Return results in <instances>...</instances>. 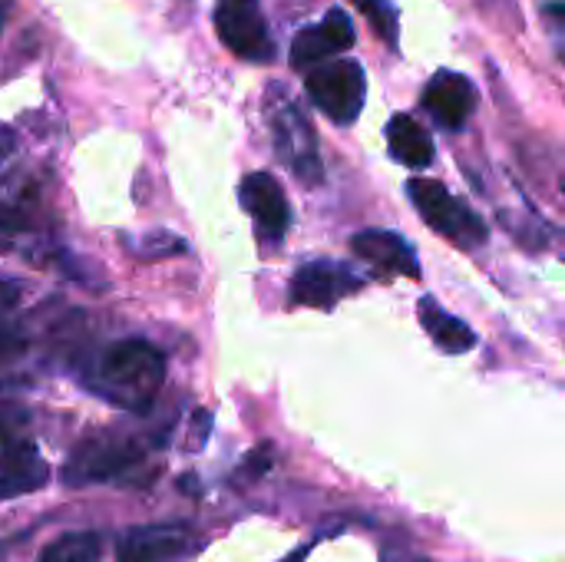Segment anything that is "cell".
<instances>
[{
	"instance_id": "d6986e66",
	"label": "cell",
	"mask_w": 565,
	"mask_h": 562,
	"mask_svg": "<svg viewBox=\"0 0 565 562\" xmlns=\"http://www.w3.org/2000/svg\"><path fill=\"white\" fill-rule=\"evenodd\" d=\"M354 7L371 20V26H374L384 40L397 43V13H394V7H391L387 0H354Z\"/></svg>"
},
{
	"instance_id": "44dd1931",
	"label": "cell",
	"mask_w": 565,
	"mask_h": 562,
	"mask_svg": "<svg viewBox=\"0 0 565 562\" xmlns=\"http://www.w3.org/2000/svg\"><path fill=\"white\" fill-rule=\"evenodd\" d=\"M23 354H26V338L13 335V331H0V371L17 364Z\"/></svg>"
},
{
	"instance_id": "ac0fdd59",
	"label": "cell",
	"mask_w": 565,
	"mask_h": 562,
	"mask_svg": "<svg viewBox=\"0 0 565 562\" xmlns=\"http://www.w3.org/2000/svg\"><path fill=\"white\" fill-rule=\"evenodd\" d=\"M99 560V537L93 530H73L56 537L43 553L40 562H96Z\"/></svg>"
},
{
	"instance_id": "e0dca14e",
	"label": "cell",
	"mask_w": 565,
	"mask_h": 562,
	"mask_svg": "<svg viewBox=\"0 0 565 562\" xmlns=\"http://www.w3.org/2000/svg\"><path fill=\"white\" fill-rule=\"evenodd\" d=\"M122 248L139 262H166L185 255V238L172 232H142V235H122Z\"/></svg>"
},
{
	"instance_id": "9c48e42d",
	"label": "cell",
	"mask_w": 565,
	"mask_h": 562,
	"mask_svg": "<svg viewBox=\"0 0 565 562\" xmlns=\"http://www.w3.org/2000/svg\"><path fill=\"white\" fill-rule=\"evenodd\" d=\"M364 282L338 262H308L291 278V301L308 308H331L341 298L354 295Z\"/></svg>"
},
{
	"instance_id": "8992f818",
	"label": "cell",
	"mask_w": 565,
	"mask_h": 562,
	"mask_svg": "<svg viewBox=\"0 0 565 562\" xmlns=\"http://www.w3.org/2000/svg\"><path fill=\"white\" fill-rule=\"evenodd\" d=\"M308 96L311 103L334 123L348 126L361 116L367 83L364 70L354 60H331L308 73Z\"/></svg>"
},
{
	"instance_id": "7a4b0ae2",
	"label": "cell",
	"mask_w": 565,
	"mask_h": 562,
	"mask_svg": "<svg viewBox=\"0 0 565 562\" xmlns=\"http://www.w3.org/2000/svg\"><path fill=\"white\" fill-rule=\"evenodd\" d=\"M0 252L50 262V209L43 176L20 172L0 185Z\"/></svg>"
},
{
	"instance_id": "603a6c76",
	"label": "cell",
	"mask_w": 565,
	"mask_h": 562,
	"mask_svg": "<svg viewBox=\"0 0 565 562\" xmlns=\"http://www.w3.org/2000/svg\"><path fill=\"white\" fill-rule=\"evenodd\" d=\"M17 152V132L10 129V126H3L0 123V169L10 162V156Z\"/></svg>"
},
{
	"instance_id": "9a60e30c",
	"label": "cell",
	"mask_w": 565,
	"mask_h": 562,
	"mask_svg": "<svg viewBox=\"0 0 565 562\" xmlns=\"http://www.w3.org/2000/svg\"><path fill=\"white\" fill-rule=\"evenodd\" d=\"M417 315H420V325L424 331L447 351V354H467L477 348V335L467 321H460L457 315H450L440 301L434 298H420L417 305Z\"/></svg>"
},
{
	"instance_id": "ffe728a7",
	"label": "cell",
	"mask_w": 565,
	"mask_h": 562,
	"mask_svg": "<svg viewBox=\"0 0 565 562\" xmlns=\"http://www.w3.org/2000/svg\"><path fill=\"white\" fill-rule=\"evenodd\" d=\"M26 421H30L26 407H20V404H13V401H0V447L20 441Z\"/></svg>"
},
{
	"instance_id": "ba28073f",
	"label": "cell",
	"mask_w": 565,
	"mask_h": 562,
	"mask_svg": "<svg viewBox=\"0 0 565 562\" xmlns=\"http://www.w3.org/2000/svg\"><path fill=\"white\" fill-rule=\"evenodd\" d=\"M199 553V540L175 523L132 527L119 540V562H189Z\"/></svg>"
},
{
	"instance_id": "30bf717a",
	"label": "cell",
	"mask_w": 565,
	"mask_h": 562,
	"mask_svg": "<svg viewBox=\"0 0 565 562\" xmlns=\"http://www.w3.org/2000/svg\"><path fill=\"white\" fill-rule=\"evenodd\" d=\"M238 195H242L245 212L255 219L262 238L278 242V238L288 232V225H291V209H288L285 189L278 185L275 176H268V172H252V176H245Z\"/></svg>"
},
{
	"instance_id": "7c38bea8",
	"label": "cell",
	"mask_w": 565,
	"mask_h": 562,
	"mask_svg": "<svg viewBox=\"0 0 565 562\" xmlns=\"http://www.w3.org/2000/svg\"><path fill=\"white\" fill-rule=\"evenodd\" d=\"M354 43V26L348 20L344 10H331L324 20L305 26L295 43H291V60L295 66H311V63H321L328 56H338L344 53L348 46Z\"/></svg>"
},
{
	"instance_id": "cb8c5ba5",
	"label": "cell",
	"mask_w": 565,
	"mask_h": 562,
	"mask_svg": "<svg viewBox=\"0 0 565 562\" xmlns=\"http://www.w3.org/2000/svg\"><path fill=\"white\" fill-rule=\"evenodd\" d=\"M195 424H199V427H195V434H192V437H195L192 447H202V444H205V434H209V427H212V417H209L205 411H195Z\"/></svg>"
},
{
	"instance_id": "4fadbf2b",
	"label": "cell",
	"mask_w": 565,
	"mask_h": 562,
	"mask_svg": "<svg viewBox=\"0 0 565 562\" xmlns=\"http://www.w3.org/2000/svg\"><path fill=\"white\" fill-rule=\"evenodd\" d=\"M477 106V93H473V83L460 73H450V70H440L427 89H424V109L444 126V129H460L470 113Z\"/></svg>"
},
{
	"instance_id": "3957f363",
	"label": "cell",
	"mask_w": 565,
	"mask_h": 562,
	"mask_svg": "<svg viewBox=\"0 0 565 562\" xmlns=\"http://www.w3.org/2000/svg\"><path fill=\"white\" fill-rule=\"evenodd\" d=\"M146 457L142 441L126 437V434H99L83 441L63 464L60 480L66 487H93V484H109L139 467Z\"/></svg>"
},
{
	"instance_id": "8fae6325",
	"label": "cell",
	"mask_w": 565,
	"mask_h": 562,
	"mask_svg": "<svg viewBox=\"0 0 565 562\" xmlns=\"http://www.w3.org/2000/svg\"><path fill=\"white\" fill-rule=\"evenodd\" d=\"M50 484V464L40 457L36 444L13 441L0 447V500H17L36 494Z\"/></svg>"
},
{
	"instance_id": "52a82bcc",
	"label": "cell",
	"mask_w": 565,
	"mask_h": 562,
	"mask_svg": "<svg viewBox=\"0 0 565 562\" xmlns=\"http://www.w3.org/2000/svg\"><path fill=\"white\" fill-rule=\"evenodd\" d=\"M215 30L222 43L245 60H268L275 50L268 23L255 0H222L215 10Z\"/></svg>"
},
{
	"instance_id": "484cf974",
	"label": "cell",
	"mask_w": 565,
	"mask_h": 562,
	"mask_svg": "<svg viewBox=\"0 0 565 562\" xmlns=\"http://www.w3.org/2000/svg\"><path fill=\"white\" fill-rule=\"evenodd\" d=\"M563 60H565V50H563Z\"/></svg>"
},
{
	"instance_id": "7402d4cb",
	"label": "cell",
	"mask_w": 565,
	"mask_h": 562,
	"mask_svg": "<svg viewBox=\"0 0 565 562\" xmlns=\"http://www.w3.org/2000/svg\"><path fill=\"white\" fill-rule=\"evenodd\" d=\"M23 291H26V285H23L20 278L0 275V318H7V315L23 301Z\"/></svg>"
},
{
	"instance_id": "5b68a950",
	"label": "cell",
	"mask_w": 565,
	"mask_h": 562,
	"mask_svg": "<svg viewBox=\"0 0 565 562\" xmlns=\"http://www.w3.org/2000/svg\"><path fill=\"white\" fill-rule=\"evenodd\" d=\"M407 195L417 205V212L424 215V222L434 232H440L444 238H450L454 245L477 248L487 238V225L480 222V215L467 202L454 199L440 182L414 179V182H407Z\"/></svg>"
},
{
	"instance_id": "d4e9b609",
	"label": "cell",
	"mask_w": 565,
	"mask_h": 562,
	"mask_svg": "<svg viewBox=\"0 0 565 562\" xmlns=\"http://www.w3.org/2000/svg\"><path fill=\"white\" fill-rule=\"evenodd\" d=\"M3 20H7V3L0 0V26H3Z\"/></svg>"
},
{
	"instance_id": "5bb4252c",
	"label": "cell",
	"mask_w": 565,
	"mask_h": 562,
	"mask_svg": "<svg viewBox=\"0 0 565 562\" xmlns=\"http://www.w3.org/2000/svg\"><path fill=\"white\" fill-rule=\"evenodd\" d=\"M351 248L361 262H367L381 275H407V278L420 275V262H417L414 248L397 232H381V229L358 232L351 238Z\"/></svg>"
},
{
	"instance_id": "277c9868",
	"label": "cell",
	"mask_w": 565,
	"mask_h": 562,
	"mask_svg": "<svg viewBox=\"0 0 565 562\" xmlns=\"http://www.w3.org/2000/svg\"><path fill=\"white\" fill-rule=\"evenodd\" d=\"M268 119H271V139H275V152L281 156V162L305 182V185H318L321 182V156H318V142H315V129L305 119V113L281 93L271 96L268 103Z\"/></svg>"
},
{
	"instance_id": "6da1fadb",
	"label": "cell",
	"mask_w": 565,
	"mask_h": 562,
	"mask_svg": "<svg viewBox=\"0 0 565 562\" xmlns=\"http://www.w3.org/2000/svg\"><path fill=\"white\" fill-rule=\"evenodd\" d=\"M162 381L166 354L142 338L109 344L86 371V388L129 414H146L156 404Z\"/></svg>"
},
{
	"instance_id": "2e32d148",
	"label": "cell",
	"mask_w": 565,
	"mask_h": 562,
	"mask_svg": "<svg viewBox=\"0 0 565 562\" xmlns=\"http://www.w3.org/2000/svg\"><path fill=\"white\" fill-rule=\"evenodd\" d=\"M387 146H391L394 159H401L404 166L424 169L427 162H434V142L414 116L401 113L387 123Z\"/></svg>"
}]
</instances>
